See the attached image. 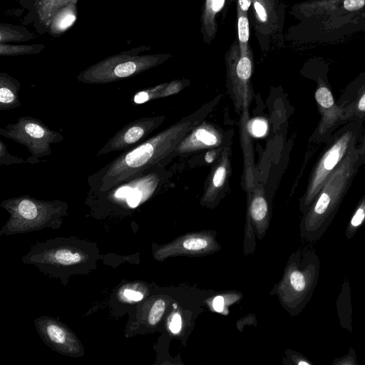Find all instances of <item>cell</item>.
<instances>
[{
    "label": "cell",
    "mask_w": 365,
    "mask_h": 365,
    "mask_svg": "<svg viewBox=\"0 0 365 365\" xmlns=\"http://www.w3.org/2000/svg\"><path fill=\"white\" fill-rule=\"evenodd\" d=\"M222 98L218 94L195 111L146 139L137 146L123 151L98 171L87 178L89 193L104 192L135 175L155 165L165 167L169 155L182 140L198 124L205 120Z\"/></svg>",
    "instance_id": "1"
},
{
    "label": "cell",
    "mask_w": 365,
    "mask_h": 365,
    "mask_svg": "<svg viewBox=\"0 0 365 365\" xmlns=\"http://www.w3.org/2000/svg\"><path fill=\"white\" fill-rule=\"evenodd\" d=\"M293 13L302 21V39L330 43L361 31L365 0H308Z\"/></svg>",
    "instance_id": "2"
},
{
    "label": "cell",
    "mask_w": 365,
    "mask_h": 365,
    "mask_svg": "<svg viewBox=\"0 0 365 365\" xmlns=\"http://www.w3.org/2000/svg\"><path fill=\"white\" fill-rule=\"evenodd\" d=\"M365 153L354 148L328 178L309 209L303 214L301 234L309 241H318L325 233L350 188Z\"/></svg>",
    "instance_id": "3"
},
{
    "label": "cell",
    "mask_w": 365,
    "mask_h": 365,
    "mask_svg": "<svg viewBox=\"0 0 365 365\" xmlns=\"http://www.w3.org/2000/svg\"><path fill=\"white\" fill-rule=\"evenodd\" d=\"M364 120H353L339 128L324 143L314 165L305 189L299 199V209L305 213L328 178L357 145L363 132Z\"/></svg>",
    "instance_id": "4"
},
{
    "label": "cell",
    "mask_w": 365,
    "mask_h": 365,
    "mask_svg": "<svg viewBox=\"0 0 365 365\" xmlns=\"http://www.w3.org/2000/svg\"><path fill=\"white\" fill-rule=\"evenodd\" d=\"M329 66L322 58H311L303 68V75L316 83L314 99L320 115L309 143L324 144L332 134L346 123L328 81Z\"/></svg>",
    "instance_id": "5"
},
{
    "label": "cell",
    "mask_w": 365,
    "mask_h": 365,
    "mask_svg": "<svg viewBox=\"0 0 365 365\" xmlns=\"http://www.w3.org/2000/svg\"><path fill=\"white\" fill-rule=\"evenodd\" d=\"M133 48L108 56L82 71L76 79L83 83L105 84L135 76L165 61L170 55H139Z\"/></svg>",
    "instance_id": "6"
},
{
    "label": "cell",
    "mask_w": 365,
    "mask_h": 365,
    "mask_svg": "<svg viewBox=\"0 0 365 365\" xmlns=\"http://www.w3.org/2000/svg\"><path fill=\"white\" fill-rule=\"evenodd\" d=\"M170 175L165 167L153 166L104 192L89 193L88 200L135 209L160 191Z\"/></svg>",
    "instance_id": "7"
},
{
    "label": "cell",
    "mask_w": 365,
    "mask_h": 365,
    "mask_svg": "<svg viewBox=\"0 0 365 365\" xmlns=\"http://www.w3.org/2000/svg\"><path fill=\"white\" fill-rule=\"evenodd\" d=\"M319 272L320 260L314 250L306 248L293 256L283 285L284 301L293 313H299L311 299Z\"/></svg>",
    "instance_id": "8"
},
{
    "label": "cell",
    "mask_w": 365,
    "mask_h": 365,
    "mask_svg": "<svg viewBox=\"0 0 365 365\" xmlns=\"http://www.w3.org/2000/svg\"><path fill=\"white\" fill-rule=\"evenodd\" d=\"M0 135L25 146L31 153L26 161L31 164L50 155L51 145L65 140L61 133L51 129L42 120L28 115L21 116L15 123L0 128Z\"/></svg>",
    "instance_id": "9"
},
{
    "label": "cell",
    "mask_w": 365,
    "mask_h": 365,
    "mask_svg": "<svg viewBox=\"0 0 365 365\" xmlns=\"http://www.w3.org/2000/svg\"><path fill=\"white\" fill-rule=\"evenodd\" d=\"M227 88L237 113L247 115L253 99L251 78L254 71L251 49L242 54L238 41L233 43L226 55Z\"/></svg>",
    "instance_id": "10"
},
{
    "label": "cell",
    "mask_w": 365,
    "mask_h": 365,
    "mask_svg": "<svg viewBox=\"0 0 365 365\" xmlns=\"http://www.w3.org/2000/svg\"><path fill=\"white\" fill-rule=\"evenodd\" d=\"M165 120V115L147 116L138 118L118 130L98 151L96 156L126 151L143 143Z\"/></svg>",
    "instance_id": "11"
},
{
    "label": "cell",
    "mask_w": 365,
    "mask_h": 365,
    "mask_svg": "<svg viewBox=\"0 0 365 365\" xmlns=\"http://www.w3.org/2000/svg\"><path fill=\"white\" fill-rule=\"evenodd\" d=\"M1 206L10 212L14 220L28 222L56 217L68 208L65 202L41 200L29 195L9 198L2 202Z\"/></svg>",
    "instance_id": "12"
},
{
    "label": "cell",
    "mask_w": 365,
    "mask_h": 365,
    "mask_svg": "<svg viewBox=\"0 0 365 365\" xmlns=\"http://www.w3.org/2000/svg\"><path fill=\"white\" fill-rule=\"evenodd\" d=\"M232 134L225 133L217 125L205 120L196 125L169 155L173 158L206 149L222 148L231 143Z\"/></svg>",
    "instance_id": "13"
},
{
    "label": "cell",
    "mask_w": 365,
    "mask_h": 365,
    "mask_svg": "<svg viewBox=\"0 0 365 365\" xmlns=\"http://www.w3.org/2000/svg\"><path fill=\"white\" fill-rule=\"evenodd\" d=\"M231 143L222 147L217 160L206 180L201 200L202 204L207 206L214 205L225 193L231 173Z\"/></svg>",
    "instance_id": "14"
},
{
    "label": "cell",
    "mask_w": 365,
    "mask_h": 365,
    "mask_svg": "<svg viewBox=\"0 0 365 365\" xmlns=\"http://www.w3.org/2000/svg\"><path fill=\"white\" fill-rule=\"evenodd\" d=\"M346 123L365 120V71L344 88L337 100Z\"/></svg>",
    "instance_id": "15"
},
{
    "label": "cell",
    "mask_w": 365,
    "mask_h": 365,
    "mask_svg": "<svg viewBox=\"0 0 365 365\" xmlns=\"http://www.w3.org/2000/svg\"><path fill=\"white\" fill-rule=\"evenodd\" d=\"M214 245L213 240L204 234L186 235L161 250L160 256L164 257L172 255L198 254L208 252Z\"/></svg>",
    "instance_id": "16"
},
{
    "label": "cell",
    "mask_w": 365,
    "mask_h": 365,
    "mask_svg": "<svg viewBox=\"0 0 365 365\" xmlns=\"http://www.w3.org/2000/svg\"><path fill=\"white\" fill-rule=\"evenodd\" d=\"M20 82L6 72L0 73V110H9L21 106Z\"/></svg>",
    "instance_id": "17"
},
{
    "label": "cell",
    "mask_w": 365,
    "mask_h": 365,
    "mask_svg": "<svg viewBox=\"0 0 365 365\" xmlns=\"http://www.w3.org/2000/svg\"><path fill=\"white\" fill-rule=\"evenodd\" d=\"M249 213L259 231L267 227L269 217L268 204L263 187L259 185L251 192Z\"/></svg>",
    "instance_id": "18"
},
{
    "label": "cell",
    "mask_w": 365,
    "mask_h": 365,
    "mask_svg": "<svg viewBox=\"0 0 365 365\" xmlns=\"http://www.w3.org/2000/svg\"><path fill=\"white\" fill-rule=\"evenodd\" d=\"M77 17L76 3H71L59 9L52 16L46 31L57 37L73 26Z\"/></svg>",
    "instance_id": "19"
},
{
    "label": "cell",
    "mask_w": 365,
    "mask_h": 365,
    "mask_svg": "<svg viewBox=\"0 0 365 365\" xmlns=\"http://www.w3.org/2000/svg\"><path fill=\"white\" fill-rule=\"evenodd\" d=\"M78 0H35L34 13L40 27L47 30L53 14L61 7Z\"/></svg>",
    "instance_id": "20"
},
{
    "label": "cell",
    "mask_w": 365,
    "mask_h": 365,
    "mask_svg": "<svg viewBox=\"0 0 365 365\" xmlns=\"http://www.w3.org/2000/svg\"><path fill=\"white\" fill-rule=\"evenodd\" d=\"M336 312L341 327L351 331L353 330L352 306L351 304L350 285L348 279H344L340 293L338 295Z\"/></svg>",
    "instance_id": "21"
},
{
    "label": "cell",
    "mask_w": 365,
    "mask_h": 365,
    "mask_svg": "<svg viewBox=\"0 0 365 365\" xmlns=\"http://www.w3.org/2000/svg\"><path fill=\"white\" fill-rule=\"evenodd\" d=\"M225 0H205L202 14V30L209 36H215L216 16L222 10Z\"/></svg>",
    "instance_id": "22"
},
{
    "label": "cell",
    "mask_w": 365,
    "mask_h": 365,
    "mask_svg": "<svg viewBox=\"0 0 365 365\" xmlns=\"http://www.w3.org/2000/svg\"><path fill=\"white\" fill-rule=\"evenodd\" d=\"M33 38V34L24 27L4 23L0 24V43L26 41Z\"/></svg>",
    "instance_id": "23"
},
{
    "label": "cell",
    "mask_w": 365,
    "mask_h": 365,
    "mask_svg": "<svg viewBox=\"0 0 365 365\" xmlns=\"http://www.w3.org/2000/svg\"><path fill=\"white\" fill-rule=\"evenodd\" d=\"M365 223V194L362 195L346 228L345 235L347 240L351 239L359 229Z\"/></svg>",
    "instance_id": "24"
},
{
    "label": "cell",
    "mask_w": 365,
    "mask_h": 365,
    "mask_svg": "<svg viewBox=\"0 0 365 365\" xmlns=\"http://www.w3.org/2000/svg\"><path fill=\"white\" fill-rule=\"evenodd\" d=\"M237 40L242 54L247 53L250 48L248 45L250 27L247 14L237 7Z\"/></svg>",
    "instance_id": "25"
},
{
    "label": "cell",
    "mask_w": 365,
    "mask_h": 365,
    "mask_svg": "<svg viewBox=\"0 0 365 365\" xmlns=\"http://www.w3.org/2000/svg\"><path fill=\"white\" fill-rule=\"evenodd\" d=\"M43 44L11 45L0 43L1 56L31 55L40 53L45 48Z\"/></svg>",
    "instance_id": "26"
},
{
    "label": "cell",
    "mask_w": 365,
    "mask_h": 365,
    "mask_svg": "<svg viewBox=\"0 0 365 365\" xmlns=\"http://www.w3.org/2000/svg\"><path fill=\"white\" fill-rule=\"evenodd\" d=\"M168 83H162L155 86L137 92L133 97L136 104L145 103L149 101L161 98V94Z\"/></svg>",
    "instance_id": "27"
},
{
    "label": "cell",
    "mask_w": 365,
    "mask_h": 365,
    "mask_svg": "<svg viewBox=\"0 0 365 365\" xmlns=\"http://www.w3.org/2000/svg\"><path fill=\"white\" fill-rule=\"evenodd\" d=\"M255 15L259 23L266 25L272 19V6L269 0H253Z\"/></svg>",
    "instance_id": "28"
},
{
    "label": "cell",
    "mask_w": 365,
    "mask_h": 365,
    "mask_svg": "<svg viewBox=\"0 0 365 365\" xmlns=\"http://www.w3.org/2000/svg\"><path fill=\"white\" fill-rule=\"evenodd\" d=\"M46 335L54 344L63 346L69 342L68 333L60 325L51 323L46 327Z\"/></svg>",
    "instance_id": "29"
},
{
    "label": "cell",
    "mask_w": 365,
    "mask_h": 365,
    "mask_svg": "<svg viewBox=\"0 0 365 365\" xmlns=\"http://www.w3.org/2000/svg\"><path fill=\"white\" fill-rule=\"evenodd\" d=\"M165 308L163 299H158L153 304L148 315V322L150 325H155L160 320Z\"/></svg>",
    "instance_id": "30"
},
{
    "label": "cell",
    "mask_w": 365,
    "mask_h": 365,
    "mask_svg": "<svg viewBox=\"0 0 365 365\" xmlns=\"http://www.w3.org/2000/svg\"><path fill=\"white\" fill-rule=\"evenodd\" d=\"M25 162L22 158L9 154L6 144L0 140V165H9L12 164H21Z\"/></svg>",
    "instance_id": "31"
},
{
    "label": "cell",
    "mask_w": 365,
    "mask_h": 365,
    "mask_svg": "<svg viewBox=\"0 0 365 365\" xmlns=\"http://www.w3.org/2000/svg\"><path fill=\"white\" fill-rule=\"evenodd\" d=\"M188 81L185 80H175L168 83L161 94V98L176 94L182 91L187 84Z\"/></svg>",
    "instance_id": "32"
},
{
    "label": "cell",
    "mask_w": 365,
    "mask_h": 365,
    "mask_svg": "<svg viewBox=\"0 0 365 365\" xmlns=\"http://www.w3.org/2000/svg\"><path fill=\"white\" fill-rule=\"evenodd\" d=\"M247 127L251 134L255 137L263 136L267 130V123L261 118L253 119Z\"/></svg>",
    "instance_id": "33"
},
{
    "label": "cell",
    "mask_w": 365,
    "mask_h": 365,
    "mask_svg": "<svg viewBox=\"0 0 365 365\" xmlns=\"http://www.w3.org/2000/svg\"><path fill=\"white\" fill-rule=\"evenodd\" d=\"M356 353L354 349L350 348L349 352L339 358L335 359L332 365H357Z\"/></svg>",
    "instance_id": "34"
},
{
    "label": "cell",
    "mask_w": 365,
    "mask_h": 365,
    "mask_svg": "<svg viewBox=\"0 0 365 365\" xmlns=\"http://www.w3.org/2000/svg\"><path fill=\"white\" fill-rule=\"evenodd\" d=\"M56 257L61 262H65V263H75L81 259V257L78 254L72 253L69 252H60L58 255H56Z\"/></svg>",
    "instance_id": "35"
},
{
    "label": "cell",
    "mask_w": 365,
    "mask_h": 365,
    "mask_svg": "<svg viewBox=\"0 0 365 365\" xmlns=\"http://www.w3.org/2000/svg\"><path fill=\"white\" fill-rule=\"evenodd\" d=\"M181 317L178 314H175L173 316L170 322V329L173 333H178L181 328Z\"/></svg>",
    "instance_id": "36"
},
{
    "label": "cell",
    "mask_w": 365,
    "mask_h": 365,
    "mask_svg": "<svg viewBox=\"0 0 365 365\" xmlns=\"http://www.w3.org/2000/svg\"><path fill=\"white\" fill-rule=\"evenodd\" d=\"M222 148L210 149L205 155V161L208 163L214 162L215 159L219 157Z\"/></svg>",
    "instance_id": "37"
},
{
    "label": "cell",
    "mask_w": 365,
    "mask_h": 365,
    "mask_svg": "<svg viewBox=\"0 0 365 365\" xmlns=\"http://www.w3.org/2000/svg\"><path fill=\"white\" fill-rule=\"evenodd\" d=\"M124 295L133 301H140L143 299V295L139 292H135L131 289H125L124 291Z\"/></svg>",
    "instance_id": "38"
},
{
    "label": "cell",
    "mask_w": 365,
    "mask_h": 365,
    "mask_svg": "<svg viewBox=\"0 0 365 365\" xmlns=\"http://www.w3.org/2000/svg\"><path fill=\"white\" fill-rule=\"evenodd\" d=\"M213 308L217 312H220L224 308V299L222 296H217L213 300Z\"/></svg>",
    "instance_id": "39"
},
{
    "label": "cell",
    "mask_w": 365,
    "mask_h": 365,
    "mask_svg": "<svg viewBox=\"0 0 365 365\" xmlns=\"http://www.w3.org/2000/svg\"><path fill=\"white\" fill-rule=\"evenodd\" d=\"M251 5V0H237V8L244 13L247 14L248 9Z\"/></svg>",
    "instance_id": "40"
},
{
    "label": "cell",
    "mask_w": 365,
    "mask_h": 365,
    "mask_svg": "<svg viewBox=\"0 0 365 365\" xmlns=\"http://www.w3.org/2000/svg\"><path fill=\"white\" fill-rule=\"evenodd\" d=\"M19 3L30 11L34 10L35 0H18Z\"/></svg>",
    "instance_id": "41"
},
{
    "label": "cell",
    "mask_w": 365,
    "mask_h": 365,
    "mask_svg": "<svg viewBox=\"0 0 365 365\" xmlns=\"http://www.w3.org/2000/svg\"><path fill=\"white\" fill-rule=\"evenodd\" d=\"M361 140L359 148H360L361 152L365 153V132H364V135H362Z\"/></svg>",
    "instance_id": "42"
},
{
    "label": "cell",
    "mask_w": 365,
    "mask_h": 365,
    "mask_svg": "<svg viewBox=\"0 0 365 365\" xmlns=\"http://www.w3.org/2000/svg\"><path fill=\"white\" fill-rule=\"evenodd\" d=\"M361 31L365 32V14H364V16H363V19H362Z\"/></svg>",
    "instance_id": "43"
}]
</instances>
